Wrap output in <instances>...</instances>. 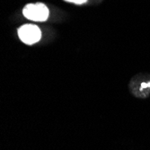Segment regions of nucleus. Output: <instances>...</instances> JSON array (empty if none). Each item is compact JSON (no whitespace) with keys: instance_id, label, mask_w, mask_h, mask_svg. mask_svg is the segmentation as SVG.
<instances>
[{"instance_id":"f257e3e1","label":"nucleus","mask_w":150,"mask_h":150,"mask_svg":"<svg viewBox=\"0 0 150 150\" xmlns=\"http://www.w3.org/2000/svg\"><path fill=\"white\" fill-rule=\"evenodd\" d=\"M23 15L33 22H45L50 16V10L43 3L27 4L23 9Z\"/></svg>"},{"instance_id":"f03ea898","label":"nucleus","mask_w":150,"mask_h":150,"mask_svg":"<svg viewBox=\"0 0 150 150\" xmlns=\"http://www.w3.org/2000/svg\"><path fill=\"white\" fill-rule=\"evenodd\" d=\"M18 37L24 44L33 45L39 42L42 39V31L39 26L32 23L22 25L18 29Z\"/></svg>"},{"instance_id":"7ed1b4c3","label":"nucleus","mask_w":150,"mask_h":150,"mask_svg":"<svg viewBox=\"0 0 150 150\" xmlns=\"http://www.w3.org/2000/svg\"><path fill=\"white\" fill-rule=\"evenodd\" d=\"M67 2H69V3H74L76 5H82V4H85L87 2V0H65Z\"/></svg>"}]
</instances>
